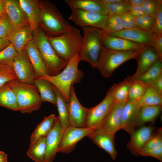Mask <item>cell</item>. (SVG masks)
<instances>
[{
    "mask_svg": "<svg viewBox=\"0 0 162 162\" xmlns=\"http://www.w3.org/2000/svg\"><path fill=\"white\" fill-rule=\"evenodd\" d=\"M80 62L79 53H77L68 61L65 67L58 74L52 76L46 75L38 78L48 81L56 87L68 103L71 88L74 84L80 82L83 76V72L78 68Z\"/></svg>",
    "mask_w": 162,
    "mask_h": 162,
    "instance_id": "6da1fadb",
    "label": "cell"
},
{
    "mask_svg": "<svg viewBox=\"0 0 162 162\" xmlns=\"http://www.w3.org/2000/svg\"><path fill=\"white\" fill-rule=\"evenodd\" d=\"M32 40L44 63L47 75L52 76L59 74L65 67L68 61L57 54L46 34L39 26L32 31Z\"/></svg>",
    "mask_w": 162,
    "mask_h": 162,
    "instance_id": "7a4b0ae2",
    "label": "cell"
},
{
    "mask_svg": "<svg viewBox=\"0 0 162 162\" xmlns=\"http://www.w3.org/2000/svg\"><path fill=\"white\" fill-rule=\"evenodd\" d=\"M39 2L41 14L39 26L47 36L59 35L73 27L53 3L47 0L39 1Z\"/></svg>",
    "mask_w": 162,
    "mask_h": 162,
    "instance_id": "3957f363",
    "label": "cell"
},
{
    "mask_svg": "<svg viewBox=\"0 0 162 162\" xmlns=\"http://www.w3.org/2000/svg\"><path fill=\"white\" fill-rule=\"evenodd\" d=\"M8 83L15 94L18 111L31 114L40 108L42 102L34 84L23 83L17 79Z\"/></svg>",
    "mask_w": 162,
    "mask_h": 162,
    "instance_id": "277c9868",
    "label": "cell"
},
{
    "mask_svg": "<svg viewBox=\"0 0 162 162\" xmlns=\"http://www.w3.org/2000/svg\"><path fill=\"white\" fill-rule=\"evenodd\" d=\"M47 36L54 51L61 58L68 61L76 54L79 53L82 45V36L77 28L73 26L70 30L59 35Z\"/></svg>",
    "mask_w": 162,
    "mask_h": 162,
    "instance_id": "5b68a950",
    "label": "cell"
},
{
    "mask_svg": "<svg viewBox=\"0 0 162 162\" xmlns=\"http://www.w3.org/2000/svg\"><path fill=\"white\" fill-rule=\"evenodd\" d=\"M83 32L79 60L88 62L93 68H97L103 46L100 36L101 29L89 27L82 28Z\"/></svg>",
    "mask_w": 162,
    "mask_h": 162,
    "instance_id": "8992f818",
    "label": "cell"
},
{
    "mask_svg": "<svg viewBox=\"0 0 162 162\" xmlns=\"http://www.w3.org/2000/svg\"><path fill=\"white\" fill-rule=\"evenodd\" d=\"M143 48L136 50L118 51L103 47L97 69L103 76L108 78L123 63L131 59H136Z\"/></svg>",
    "mask_w": 162,
    "mask_h": 162,
    "instance_id": "52a82bcc",
    "label": "cell"
},
{
    "mask_svg": "<svg viewBox=\"0 0 162 162\" xmlns=\"http://www.w3.org/2000/svg\"><path fill=\"white\" fill-rule=\"evenodd\" d=\"M96 129L94 128L69 126L64 130L57 152H71L79 141Z\"/></svg>",
    "mask_w": 162,
    "mask_h": 162,
    "instance_id": "ba28073f",
    "label": "cell"
},
{
    "mask_svg": "<svg viewBox=\"0 0 162 162\" xmlns=\"http://www.w3.org/2000/svg\"><path fill=\"white\" fill-rule=\"evenodd\" d=\"M114 102L112 94L109 90L99 104L88 108L85 127L99 128Z\"/></svg>",
    "mask_w": 162,
    "mask_h": 162,
    "instance_id": "9c48e42d",
    "label": "cell"
},
{
    "mask_svg": "<svg viewBox=\"0 0 162 162\" xmlns=\"http://www.w3.org/2000/svg\"><path fill=\"white\" fill-rule=\"evenodd\" d=\"M71 10L68 19L77 26L81 28L89 27L104 28L108 15L79 9Z\"/></svg>",
    "mask_w": 162,
    "mask_h": 162,
    "instance_id": "30bf717a",
    "label": "cell"
},
{
    "mask_svg": "<svg viewBox=\"0 0 162 162\" xmlns=\"http://www.w3.org/2000/svg\"><path fill=\"white\" fill-rule=\"evenodd\" d=\"M12 64L18 80L23 83L34 84V81L37 78L25 49L18 53Z\"/></svg>",
    "mask_w": 162,
    "mask_h": 162,
    "instance_id": "8fae6325",
    "label": "cell"
},
{
    "mask_svg": "<svg viewBox=\"0 0 162 162\" xmlns=\"http://www.w3.org/2000/svg\"><path fill=\"white\" fill-rule=\"evenodd\" d=\"M70 126L77 128L85 127L88 108L82 106L79 101L74 91L71 88L70 99L67 103Z\"/></svg>",
    "mask_w": 162,
    "mask_h": 162,
    "instance_id": "7c38bea8",
    "label": "cell"
},
{
    "mask_svg": "<svg viewBox=\"0 0 162 162\" xmlns=\"http://www.w3.org/2000/svg\"><path fill=\"white\" fill-rule=\"evenodd\" d=\"M105 33L112 36L123 38L136 43L153 47L154 46L155 37V35L153 31L136 28L124 29L117 32Z\"/></svg>",
    "mask_w": 162,
    "mask_h": 162,
    "instance_id": "4fadbf2b",
    "label": "cell"
},
{
    "mask_svg": "<svg viewBox=\"0 0 162 162\" xmlns=\"http://www.w3.org/2000/svg\"><path fill=\"white\" fill-rule=\"evenodd\" d=\"M136 59L137 67L135 72L127 78L132 82L158 61L162 60L153 47L149 46H146L142 49Z\"/></svg>",
    "mask_w": 162,
    "mask_h": 162,
    "instance_id": "5bb4252c",
    "label": "cell"
},
{
    "mask_svg": "<svg viewBox=\"0 0 162 162\" xmlns=\"http://www.w3.org/2000/svg\"><path fill=\"white\" fill-rule=\"evenodd\" d=\"M155 126L149 124L143 125L134 130L130 134V140L127 144V148L135 155H139L155 130Z\"/></svg>",
    "mask_w": 162,
    "mask_h": 162,
    "instance_id": "9a60e30c",
    "label": "cell"
},
{
    "mask_svg": "<svg viewBox=\"0 0 162 162\" xmlns=\"http://www.w3.org/2000/svg\"><path fill=\"white\" fill-rule=\"evenodd\" d=\"M126 102L121 103H114L98 129L115 135L116 132L121 129L122 111Z\"/></svg>",
    "mask_w": 162,
    "mask_h": 162,
    "instance_id": "2e32d148",
    "label": "cell"
},
{
    "mask_svg": "<svg viewBox=\"0 0 162 162\" xmlns=\"http://www.w3.org/2000/svg\"><path fill=\"white\" fill-rule=\"evenodd\" d=\"M101 39L104 47L118 51L139 50L146 46L125 39L112 36L100 30Z\"/></svg>",
    "mask_w": 162,
    "mask_h": 162,
    "instance_id": "e0dca14e",
    "label": "cell"
},
{
    "mask_svg": "<svg viewBox=\"0 0 162 162\" xmlns=\"http://www.w3.org/2000/svg\"><path fill=\"white\" fill-rule=\"evenodd\" d=\"M64 132L58 117H56L53 126L46 136V152L44 162H53Z\"/></svg>",
    "mask_w": 162,
    "mask_h": 162,
    "instance_id": "ac0fdd59",
    "label": "cell"
},
{
    "mask_svg": "<svg viewBox=\"0 0 162 162\" xmlns=\"http://www.w3.org/2000/svg\"><path fill=\"white\" fill-rule=\"evenodd\" d=\"M87 136L98 147L107 152L112 159L116 158L117 152L115 146V135L97 129Z\"/></svg>",
    "mask_w": 162,
    "mask_h": 162,
    "instance_id": "d6986e66",
    "label": "cell"
},
{
    "mask_svg": "<svg viewBox=\"0 0 162 162\" xmlns=\"http://www.w3.org/2000/svg\"><path fill=\"white\" fill-rule=\"evenodd\" d=\"M5 11L14 26V29L29 24L27 16L21 8L19 1L4 0Z\"/></svg>",
    "mask_w": 162,
    "mask_h": 162,
    "instance_id": "ffe728a7",
    "label": "cell"
},
{
    "mask_svg": "<svg viewBox=\"0 0 162 162\" xmlns=\"http://www.w3.org/2000/svg\"><path fill=\"white\" fill-rule=\"evenodd\" d=\"M139 107L136 104L127 100L123 107L121 129L130 135L136 127Z\"/></svg>",
    "mask_w": 162,
    "mask_h": 162,
    "instance_id": "44dd1931",
    "label": "cell"
},
{
    "mask_svg": "<svg viewBox=\"0 0 162 162\" xmlns=\"http://www.w3.org/2000/svg\"><path fill=\"white\" fill-rule=\"evenodd\" d=\"M32 30L29 25L13 29L6 37L18 53L24 49L30 41L32 39Z\"/></svg>",
    "mask_w": 162,
    "mask_h": 162,
    "instance_id": "7402d4cb",
    "label": "cell"
},
{
    "mask_svg": "<svg viewBox=\"0 0 162 162\" xmlns=\"http://www.w3.org/2000/svg\"><path fill=\"white\" fill-rule=\"evenodd\" d=\"M25 50L33 67L37 78L47 75L44 63L33 40L26 45Z\"/></svg>",
    "mask_w": 162,
    "mask_h": 162,
    "instance_id": "603a6c76",
    "label": "cell"
},
{
    "mask_svg": "<svg viewBox=\"0 0 162 162\" xmlns=\"http://www.w3.org/2000/svg\"><path fill=\"white\" fill-rule=\"evenodd\" d=\"M20 5L26 14L32 30L38 26L40 21L41 10L39 1L19 0Z\"/></svg>",
    "mask_w": 162,
    "mask_h": 162,
    "instance_id": "cb8c5ba5",
    "label": "cell"
},
{
    "mask_svg": "<svg viewBox=\"0 0 162 162\" xmlns=\"http://www.w3.org/2000/svg\"><path fill=\"white\" fill-rule=\"evenodd\" d=\"M65 2L71 9H79L108 15L104 5L98 0H65Z\"/></svg>",
    "mask_w": 162,
    "mask_h": 162,
    "instance_id": "d4e9b609",
    "label": "cell"
},
{
    "mask_svg": "<svg viewBox=\"0 0 162 162\" xmlns=\"http://www.w3.org/2000/svg\"><path fill=\"white\" fill-rule=\"evenodd\" d=\"M162 110V105L146 106L139 107L136 127H140L148 122L154 124Z\"/></svg>",
    "mask_w": 162,
    "mask_h": 162,
    "instance_id": "484cf974",
    "label": "cell"
},
{
    "mask_svg": "<svg viewBox=\"0 0 162 162\" xmlns=\"http://www.w3.org/2000/svg\"><path fill=\"white\" fill-rule=\"evenodd\" d=\"M34 84L40 93L42 102H48L56 106V95L51 83L46 80L37 78Z\"/></svg>",
    "mask_w": 162,
    "mask_h": 162,
    "instance_id": "4316f807",
    "label": "cell"
},
{
    "mask_svg": "<svg viewBox=\"0 0 162 162\" xmlns=\"http://www.w3.org/2000/svg\"><path fill=\"white\" fill-rule=\"evenodd\" d=\"M56 117L54 114H52L44 117L31 135L30 144L41 138L46 136L53 126Z\"/></svg>",
    "mask_w": 162,
    "mask_h": 162,
    "instance_id": "83f0119b",
    "label": "cell"
},
{
    "mask_svg": "<svg viewBox=\"0 0 162 162\" xmlns=\"http://www.w3.org/2000/svg\"><path fill=\"white\" fill-rule=\"evenodd\" d=\"M0 106L18 111L15 94L8 82L0 86Z\"/></svg>",
    "mask_w": 162,
    "mask_h": 162,
    "instance_id": "f1b7e54d",
    "label": "cell"
},
{
    "mask_svg": "<svg viewBox=\"0 0 162 162\" xmlns=\"http://www.w3.org/2000/svg\"><path fill=\"white\" fill-rule=\"evenodd\" d=\"M46 137L41 138L30 144L26 154L35 162H44L46 152Z\"/></svg>",
    "mask_w": 162,
    "mask_h": 162,
    "instance_id": "f546056e",
    "label": "cell"
},
{
    "mask_svg": "<svg viewBox=\"0 0 162 162\" xmlns=\"http://www.w3.org/2000/svg\"><path fill=\"white\" fill-rule=\"evenodd\" d=\"M131 83L126 78L122 81L114 84L110 88L113 97L114 103H121L127 101Z\"/></svg>",
    "mask_w": 162,
    "mask_h": 162,
    "instance_id": "4dcf8cb0",
    "label": "cell"
},
{
    "mask_svg": "<svg viewBox=\"0 0 162 162\" xmlns=\"http://www.w3.org/2000/svg\"><path fill=\"white\" fill-rule=\"evenodd\" d=\"M52 85L56 97V106L57 107L59 114L58 117L59 122L62 128L64 130L70 126L68 119L67 104L58 89L54 86L52 84Z\"/></svg>",
    "mask_w": 162,
    "mask_h": 162,
    "instance_id": "1f68e13d",
    "label": "cell"
},
{
    "mask_svg": "<svg viewBox=\"0 0 162 162\" xmlns=\"http://www.w3.org/2000/svg\"><path fill=\"white\" fill-rule=\"evenodd\" d=\"M136 104L139 107L162 105V94L154 88L148 86L143 96Z\"/></svg>",
    "mask_w": 162,
    "mask_h": 162,
    "instance_id": "d6a6232c",
    "label": "cell"
},
{
    "mask_svg": "<svg viewBox=\"0 0 162 162\" xmlns=\"http://www.w3.org/2000/svg\"><path fill=\"white\" fill-rule=\"evenodd\" d=\"M162 75V60H159L135 80H137L142 82L147 86Z\"/></svg>",
    "mask_w": 162,
    "mask_h": 162,
    "instance_id": "836d02e7",
    "label": "cell"
},
{
    "mask_svg": "<svg viewBox=\"0 0 162 162\" xmlns=\"http://www.w3.org/2000/svg\"><path fill=\"white\" fill-rule=\"evenodd\" d=\"M146 84L136 80L131 84L128 94V100L137 104L143 96L147 88Z\"/></svg>",
    "mask_w": 162,
    "mask_h": 162,
    "instance_id": "e575fe53",
    "label": "cell"
},
{
    "mask_svg": "<svg viewBox=\"0 0 162 162\" xmlns=\"http://www.w3.org/2000/svg\"><path fill=\"white\" fill-rule=\"evenodd\" d=\"M124 29L119 15L113 14L107 15L104 28L102 29L106 33L118 32Z\"/></svg>",
    "mask_w": 162,
    "mask_h": 162,
    "instance_id": "d590c367",
    "label": "cell"
},
{
    "mask_svg": "<svg viewBox=\"0 0 162 162\" xmlns=\"http://www.w3.org/2000/svg\"><path fill=\"white\" fill-rule=\"evenodd\" d=\"M103 4L108 15H120L129 11L130 4L128 0H121L119 1L106 3Z\"/></svg>",
    "mask_w": 162,
    "mask_h": 162,
    "instance_id": "8d00e7d4",
    "label": "cell"
},
{
    "mask_svg": "<svg viewBox=\"0 0 162 162\" xmlns=\"http://www.w3.org/2000/svg\"><path fill=\"white\" fill-rule=\"evenodd\" d=\"M17 79L12 64L0 62V86Z\"/></svg>",
    "mask_w": 162,
    "mask_h": 162,
    "instance_id": "74e56055",
    "label": "cell"
},
{
    "mask_svg": "<svg viewBox=\"0 0 162 162\" xmlns=\"http://www.w3.org/2000/svg\"><path fill=\"white\" fill-rule=\"evenodd\" d=\"M134 17L135 28L153 31L155 22V17L146 14L140 16Z\"/></svg>",
    "mask_w": 162,
    "mask_h": 162,
    "instance_id": "f35d334b",
    "label": "cell"
},
{
    "mask_svg": "<svg viewBox=\"0 0 162 162\" xmlns=\"http://www.w3.org/2000/svg\"><path fill=\"white\" fill-rule=\"evenodd\" d=\"M13 24L6 11L0 16V38H5L14 29Z\"/></svg>",
    "mask_w": 162,
    "mask_h": 162,
    "instance_id": "ab89813d",
    "label": "cell"
},
{
    "mask_svg": "<svg viewBox=\"0 0 162 162\" xmlns=\"http://www.w3.org/2000/svg\"><path fill=\"white\" fill-rule=\"evenodd\" d=\"M18 53L12 44H10L0 52V62L12 64Z\"/></svg>",
    "mask_w": 162,
    "mask_h": 162,
    "instance_id": "60d3db41",
    "label": "cell"
},
{
    "mask_svg": "<svg viewBox=\"0 0 162 162\" xmlns=\"http://www.w3.org/2000/svg\"><path fill=\"white\" fill-rule=\"evenodd\" d=\"M161 146H162V128L159 127L154 132L143 148H154Z\"/></svg>",
    "mask_w": 162,
    "mask_h": 162,
    "instance_id": "b9f144b4",
    "label": "cell"
},
{
    "mask_svg": "<svg viewBox=\"0 0 162 162\" xmlns=\"http://www.w3.org/2000/svg\"><path fill=\"white\" fill-rule=\"evenodd\" d=\"M160 0H145L142 7L146 14L155 17Z\"/></svg>",
    "mask_w": 162,
    "mask_h": 162,
    "instance_id": "7bdbcfd3",
    "label": "cell"
},
{
    "mask_svg": "<svg viewBox=\"0 0 162 162\" xmlns=\"http://www.w3.org/2000/svg\"><path fill=\"white\" fill-rule=\"evenodd\" d=\"M153 32L156 35L162 34V1L160 0L155 16Z\"/></svg>",
    "mask_w": 162,
    "mask_h": 162,
    "instance_id": "ee69618b",
    "label": "cell"
},
{
    "mask_svg": "<svg viewBox=\"0 0 162 162\" xmlns=\"http://www.w3.org/2000/svg\"><path fill=\"white\" fill-rule=\"evenodd\" d=\"M139 155L154 157L162 162V146L154 148H143L139 152Z\"/></svg>",
    "mask_w": 162,
    "mask_h": 162,
    "instance_id": "f6af8a7d",
    "label": "cell"
},
{
    "mask_svg": "<svg viewBox=\"0 0 162 162\" xmlns=\"http://www.w3.org/2000/svg\"><path fill=\"white\" fill-rule=\"evenodd\" d=\"M124 29L135 28V21L134 16L129 11L119 15Z\"/></svg>",
    "mask_w": 162,
    "mask_h": 162,
    "instance_id": "bcb514c9",
    "label": "cell"
},
{
    "mask_svg": "<svg viewBox=\"0 0 162 162\" xmlns=\"http://www.w3.org/2000/svg\"><path fill=\"white\" fill-rule=\"evenodd\" d=\"M153 48L162 60V34L155 35Z\"/></svg>",
    "mask_w": 162,
    "mask_h": 162,
    "instance_id": "7dc6e473",
    "label": "cell"
},
{
    "mask_svg": "<svg viewBox=\"0 0 162 162\" xmlns=\"http://www.w3.org/2000/svg\"><path fill=\"white\" fill-rule=\"evenodd\" d=\"M129 11L134 16H140L146 14L142 6L130 5Z\"/></svg>",
    "mask_w": 162,
    "mask_h": 162,
    "instance_id": "c3c4849f",
    "label": "cell"
},
{
    "mask_svg": "<svg viewBox=\"0 0 162 162\" xmlns=\"http://www.w3.org/2000/svg\"><path fill=\"white\" fill-rule=\"evenodd\" d=\"M152 87L162 94V75L154 80L147 86Z\"/></svg>",
    "mask_w": 162,
    "mask_h": 162,
    "instance_id": "681fc988",
    "label": "cell"
},
{
    "mask_svg": "<svg viewBox=\"0 0 162 162\" xmlns=\"http://www.w3.org/2000/svg\"><path fill=\"white\" fill-rule=\"evenodd\" d=\"M10 44L6 38H0V52L4 50Z\"/></svg>",
    "mask_w": 162,
    "mask_h": 162,
    "instance_id": "f907efd6",
    "label": "cell"
},
{
    "mask_svg": "<svg viewBox=\"0 0 162 162\" xmlns=\"http://www.w3.org/2000/svg\"><path fill=\"white\" fill-rule=\"evenodd\" d=\"M145 0H128L130 5L142 6Z\"/></svg>",
    "mask_w": 162,
    "mask_h": 162,
    "instance_id": "816d5d0a",
    "label": "cell"
},
{
    "mask_svg": "<svg viewBox=\"0 0 162 162\" xmlns=\"http://www.w3.org/2000/svg\"><path fill=\"white\" fill-rule=\"evenodd\" d=\"M8 155L4 152L0 151V162H8Z\"/></svg>",
    "mask_w": 162,
    "mask_h": 162,
    "instance_id": "f5cc1de1",
    "label": "cell"
},
{
    "mask_svg": "<svg viewBox=\"0 0 162 162\" xmlns=\"http://www.w3.org/2000/svg\"><path fill=\"white\" fill-rule=\"evenodd\" d=\"M5 12L4 0H0V16Z\"/></svg>",
    "mask_w": 162,
    "mask_h": 162,
    "instance_id": "db71d44e",
    "label": "cell"
}]
</instances>
